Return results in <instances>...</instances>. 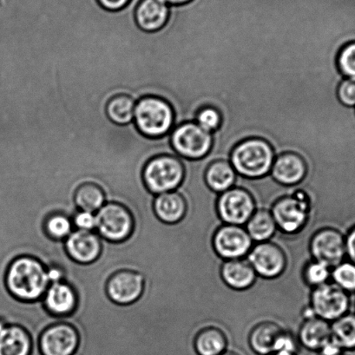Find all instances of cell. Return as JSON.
Listing matches in <instances>:
<instances>
[{"instance_id": "obj_1", "label": "cell", "mask_w": 355, "mask_h": 355, "mask_svg": "<svg viewBox=\"0 0 355 355\" xmlns=\"http://www.w3.org/2000/svg\"><path fill=\"white\" fill-rule=\"evenodd\" d=\"M136 270L144 289L137 302L119 306L121 355H178L200 329L195 275L153 259Z\"/></svg>"}, {"instance_id": "obj_2", "label": "cell", "mask_w": 355, "mask_h": 355, "mask_svg": "<svg viewBox=\"0 0 355 355\" xmlns=\"http://www.w3.org/2000/svg\"><path fill=\"white\" fill-rule=\"evenodd\" d=\"M6 287L19 301H41L51 285L46 265L35 257H17L6 268Z\"/></svg>"}, {"instance_id": "obj_3", "label": "cell", "mask_w": 355, "mask_h": 355, "mask_svg": "<svg viewBox=\"0 0 355 355\" xmlns=\"http://www.w3.org/2000/svg\"><path fill=\"white\" fill-rule=\"evenodd\" d=\"M275 157L270 144L263 139L251 137L234 147L230 163L240 177L259 179L270 174Z\"/></svg>"}, {"instance_id": "obj_4", "label": "cell", "mask_w": 355, "mask_h": 355, "mask_svg": "<svg viewBox=\"0 0 355 355\" xmlns=\"http://www.w3.org/2000/svg\"><path fill=\"white\" fill-rule=\"evenodd\" d=\"M133 120L142 135L159 139L174 129L175 112L167 100L159 96H146L137 102Z\"/></svg>"}, {"instance_id": "obj_5", "label": "cell", "mask_w": 355, "mask_h": 355, "mask_svg": "<svg viewBox=\"0 0 355 355\" xmlns=\"http://www.w3.org/2000/svg\"><path fill=\"white\" fill-rule=\"evenodd\" d=\"M144 187L153 196L175 191L185 178V167L177 154H161L147 162L142 171Z\"/></svg>"}, {"instance_id": "obj_6", "label": "cell", "mask_w": 355, "mask_h": 355, "mask_svg": "<svg viewBox=\"0 0 355 355\" xmlns=\"http://www.w3.org/2000/svg\"><path fill=\"white\" fill-rule=\"evenodd\" d=\"M96 232L110 243H121L132 236L135 220L128 207L121 202L107 201L96 213Z\"/></svg>"}, {"instance_id": "obj_7", "label": "cell", "mask_w": 355, "mask_h": 355, "mask_svg": "<svg viewBox=\"0 0 355 355\" xmlns=\"http://www.w3.org/2000/svg\"><path fill=\"white\" fill-rule=\"evenodd\" d=\"M171 146L178 157L188 160H201L211 150L212 133L206 132L196 122L175 125L170 135Z\"/></svg>"}, {"instance_id": "obj_8", "label": "cell", "mask_w": 355, "mask_h": 355, "mask_svg": "<svg viewBox=\"0 0 355 355\" xmlns=\"http://www.w3.org/2000/svg\"><path fill=\"white\" fill-rule=\"evenodd\" d=\"M257 209L252 193L241 186L217 195L216 211L223 223L244 226Z\"/></svg>"}, {"instance_id": "obj_9", "label": "cell", "mask_w": 355, "mask_h": 355, "mask_svg": "<svg viewBox=\"0 0 355 355\" xmlns=\"http://www.w3.org/2000/svg\"><path fill=\"white\" fill-rule=\"evenodd\" d=\"M246 259L257 277L265 280L281 277L288 266L287 250L273 240L254 244Z\"/></svg>"}, {"instance_id": "obj_10", "label": "cell", "mask_w": 355, "mask_h": 355, "mask_svg": "<svg viewBox=\"0 0 355 355\" xmlns=\"http://www.w3.org/2000/svg\"><path fill=\"white\" fill-rule=\"evenodd\" d=\"M309 251L312 260L333 268L347 257L346 237L336 227H320L310 237Z\"/></svg>"}, {"instance_id": "obj_11", "label": "cell", "mask_w": 355, "mask_h": 355, "mask_svg": "<svg viewBox=\"0 0 355 355\" xmlns=\"http://www.w3.org/2000/svg\"><path fill=\"white\" fill-rule=\"evenodd\" d=\"M309 306L313 315L333 322L346 315L350 309V296L333 282L311 289Z\"/></svg>"}, {"instance_id": "obj_12", "label": "cell", "mask_w": 355, "mask_h": 355, "mask_svg": "<svg viewBox=\"0 0 355 355\" xmlns=\"http://www.w3.org/2000/svg\"><path fill=\"white\" fill-rule=\"evenodd\" d=\"M254 244L244 226L222 223L212 236L213 250L223 261L246 258Z\"/></svg>"}, {"instance_id": "obj_13", "label": "cell", "mask_w": 355, "mask_h": 355, "mask_svg": "<svg viewBox=\"0 0 355 355\" xmlns=\"http://www.w3.org/2000/svg\"><path fill=\"white\" fill-rule=\"evenodd\" d=\"M39 345L42 355H74L79 345V334L73 325L58 320L41 332Z\"/></svg>"}, {"instance_id": "obj_14", "label": "cell", "mask_w": 355, "mask_h": 355, "mask_svg": "<svg viewBox=\"0 0 355 355\" xmlns=\"http://www.w3.org/2000/svg\"><path fill=\"white\" fill-rule=\"evenodd\" d=\"M105 289L110 301L119 305H130L142 296L144 278L136 270H117L109 277Z\"/></svg>"}, {"instance_id": "obj_15", "label": "cell", "mask_w": 355, "mask_h": 355, "mask_svg": "<svg viewBox=\"0 0 355 355\" xmlns=\"http://www.w3.org/2000/svg\"><path fill=\"white\" fill-rule=\"evenodd\" d=\"M65 252L79 264L94 263L101 256L102 239L96 231L75 230L64 241Z\"/></svg>"}, {"instance_id": "obj_16", "label": "cell", "mask_w": 355, "mask_h": 355, "mask_svg": "<svg viewBox=\"0 0 355 355\" xmlns=\"http://www.w3.org/2000/svg\"><path fill=\"white\" fill-rule=\"evenodd\" d=\"M44 308L51 315L64 317L71 315L77 309V292L67 282L51 284L42 299Z\"/></svg>"}, {"instance_id": "obj_17", "label": "cell", "mask_w": 355, "mask_h": 355, "mask_svg": "<svg viewBox=\"0 0 355 355\" xmlns=\"http://www.w3.org/2000/svg\"><path fill=\"white\" fill-rule=\"evenodd\" d=\"M306 174V165L299 155L287 153L278 155L272 166L270 175L277 184L292 187L301 184Z\"/></svg>"}, {"instance_id": "obj_18", "label": "cell", "mask_w": 355, "mask_h": 355, "mask_svg": "<svg viewBox=\"0 0 355 355\" xmlns=\"http://www.w3.org/2000/svg\"><path fill=\"white\" fill-rule=\"evenodd\" d=\"M170 13V6L160 0H140L134 12V19L144 32L154 33L166 26Z\"/></svg>"}, {"instance_id": "obj_19", "label": "cell", "mask_w": 355, "mask_h": 355, "mask_svg": "<svg viewBox=\"0 0 355 355\" xmlns=\"http://www.w3.org/2000/svg\"><path fill=\"white\" fill-rule=\"evenodd\" d=\"M220 275L223 284L236 291H244L252 288L258 279L246 258L223 261Z\"/></svg>"}, {"instance_id": "obj_20", "label": "cell", "mask_w": 355, "mask_h": 355, "mask_svg": "<svg viewBox=\"0 0 355 355\" xmlns=\"http://www.w3.org/2000/svg\"><path fill=\"white\" fill-rule=\"evenodd\" d=\"M286 329L284 324L273 320L257 323L250 330L248 339L250 349L258 355H273L279 337Z\"/></svg>"}, {"instance_id": "obj_21", "label": "cell", "mask_w": 355, "mask_h": 355, "mask_svg": "<svg viewBox=\"0 0 355 355\" xmlns=\"http://www.w3.org/2000/svg\"><path fill=\"white\" fill-rule=\"evenodd\" d=\"M297 339L302 347L319 353L332 339L331 323L316 316L303 319L298 327Z\"/></svg>"}, {"instance_id": "obj_22", "label": "cell", "mask_w": 355, "mask_h": 355, "mask_svg": "<svg viewBox=\"0 0 355 355\" xmlns=\"http://www.w3.org/2000/svg\"><path fill=\"white\" fill-rule=\"evenodd\" d=\"M153 210L162 223L173 225L187 215V200L179 191L163 193L154 196Z\"/></svg>"}, {"instance_id": "obj_23", "label": "cell", "mask_w": 355, "mask_h": 355, "mask_svg": "<svg viewBox=\"0 0 355 355\" xmlns=\"http://www.w3.org/2000/svg\"><path fill=\"white\" fill-rule=\"evenodd\" d=\"M237 333H240V331L233 333L232 329H224L217 325L205 327L196 334V353L198 355H220L227 350L230 334Z\"/></svg>"}, {"instance_id": "obj_24", "label": "cell", "mask_w": 355, "mask_h": 355, "mask_svg": "<svg viewBox=\"0 0 355 355\" xmlns=\"http://www.w3.org/2000/svg\"><path fill=\"white\" fill-rule=\"evenodd\" d=\"M33 338L29 331L18 324H8L0 334V355H31Z\"/></svg>"}, {"instance_id": "obj_25", "label": "cell", "mask_w": 355, "mask_h": 355, "mask_svg": "<svg viewBox=\"0 0 355 355\" xmlns=\"http://www.w3.org/2000/svg\"><path fill=\"white\" fill-rule=\"evenodd\" d=\"M244 227L254 243L273 240L278 233L277 223L266 206H257Z\"/></svg>"}, {"instance_id": "obj_26", "label": "cell", "mask_w": 355, "mask_h": 355, "mask_svg": "<svg viewBox=\"0 0 355 355\" xmlns=\"http://www.w3.org/2000/svg\"><path fill=\"white\" fill-rule=\"evenodd\" d=\"M237 173L230 161L217 160L207 167L205 181L210 191L219 195L236 186Z\"/></svg>"}, {"instance_id": "obj_27", "label": "cell", "mask_w": 355, "mask_h": 355, "mask_svg": "<svg viewBox=\"0 0 355 355\" xmlns=\"http://www.w3.org/2000/svg\"><path fill=\"white\" fill-rule=\"evenodd\" d=\"M73 200L78 210L96 213L107 202L106 193L98 182H81L76 188Z\"/></svg>"}, {"instance_id": "obj_28", "label": "cell", "mask_w": 355, "mask_h": 355, "mask_svg": "<svg viewBox=\"0 0 355 355\" xmlns=\"http://www.w3.org/2000/svg\"><path fill=\"white\" fill-rule=\"evenodd\" d=\"M331 336L341 349H355V315L347 313L331 322Z\"/></svg>"}, {"instance_id": "obj_29", "label": "cell", "mask_w": 355, "mask_h": 355, "mask_svg": "<svg viewBox=\"0 0 355 355\" xmlns=\"http://www.w3.org/2000/svg\"><path fill=\"white\" fill-rule=\"evenodd\" d=\"M135 106V102L130 96H115L107 103L106 114L116 125H129L134 119Z\"/></svg>"}, {"instance_id": "obj_30", "label": "cell", "mask_w": 355, "mask_h": 355, "mask_svg": "<svg viewBox=\"0 0 355 355\" xmlns=\"http://www.w3.org/2000/svg\"><path fill=\"white\" fill-rule=\"evenodd\" d=\"M331 271L332 268L310 258L303 266L302 279L305 284L312 289L330 282Z\"/></svg>"}, {"instance_id": "obj_31", "label": "cell", "mask_w": 355, "mask_h": 355, "mask_svg": "<svg viewBox=\"0 0 355 355\" xmlns=\"http://www.w3.org/2000/svg\"><path fill=\"white\" fill-rule=\"evenodd\" d=\"M331 280L350 294L355 293V264L352 261H343L332 268Z\"/></svg>"}, {"instance_id": "obj_32", "label": "cell", "mask_w": 355, "mask_h": 355, "mask_svg": "<svg viewBox=\"0 0 355 355\" xmlns=\"http://www.w3.org/2000/svg\"><path fill=\"white\" fill-rule=\"evenodd\" d=\"M194 122L209 133L216 132L222 125V116L218 110L211 106L202 107L196 113Z\"/></svg>"}, {"instance_id": "obj_33", "label": "cell", "mask_w": 355, "mask_h": 355, "mask_svg": "<svg viewBox=\"0 0 355 355\" xmlns=\"http://www.w3.org/2000/svg\"><path fill=\"white\" fill-rule=\"evenodd\" d=\"M337 65L344 78H355V42L348 43L341 48Z\"/></svg>"}, {"instance_id": "obj_34", "label": "cell", "mask_w": 355, "mask_h": 355, "mask_svg": "<svg viewBox=\"0 0 355 355\" xmlns=\"http://www.w3.org/2000/svg\"><path fill=\"white\" fill-rule=\"evenodd\" d=\"M337 96L343 105L355 108V78H344L338 87Z\"/></svg>"}, {"instance_id": "obj_35", "label": "cell", "mask_w": 355, "mask_h": 355, "mask_svg": "<svg viewBox=\"0 0 355 355\" xmlns=\"http://www.w3.org/2000/svg\"><path fill=\"white\" fill-rule=\"evenodd\" d=\"M72 223L76 230L96 231V214L84 211V210H77L72 216Z\"/></svg>"}, {"instance_id": "obj_36", "label": "cell", "mask_w": 355, "mask_h": 355, "mask_svg": "<svg viewBox=\"0 0 355 355\" xmlns=\"http://www.w3.org/2000/svg\"><path fill=\"white\" fill-rule=\"evenodd\" d=\"M132 0H98L103 9L110 12H119L126 8Z\"/></svg>"}, {"instance_id": "obj_37", "label": "cell", "mask_w": 355, "mask_h": 355, "mask_svg": "<svg viewBox=\"0 0 355 355\" xmlns=\"http://www.w3.org/2000/svg\"><path fill=\"white\" fill-rule=\"evenodd\" d=\"M346 237L347 257L355 264V226L348 231Z\"/></svg>"}, {"instance_id": "obj_38", "label": "cell", "mask_w": 355, "mask_h": 355, "mask_svg": "<svg viewBox=\"0 0 355 355\" xmlns=\"http://www.w3.org/2000/svg\"><path fill=\"white\" fill-rule=\"evenodd\" d=\"M160 1L171 8V6H180L188 4L192 0H160Z\"/></svg>"}, {"instance_id": "obj_39", "label": "cell", "mask_w": 355, "mask_h": 355, "mask_svg": "<svg viewBox=\"0 0 355 355\" xmlns=\"http://www.w3.org/2000/svg\"><path fill=\"white\" fill-rule=\"evenodd\" d=\"M220 355H240V354H237L236 352H234V351L226 350L225 352H223V353L220 354Z\"/></svg>"}, {"instance_id": "obj_40", "label": "cell", "mask_w": 355, "mask_h": 355, "mask_svg": "<svg viewBox=\"0 0 355 355\" xmlns=\"http://www.w3.org/2000/svg\"><path fill=\"white\" fill-rule=\"evenodd\" d=\"M337 355H348V354H343V353H340V354H337Z\"/></svg>"}, {"instance_id": "obj_41", "label": "cell", "mask_w": 355, "mask_h": 355, "mask_svg": "<svg viewBox=\"0 0 355 355\" xmlns=\"http://www.w3.org/2000/svg\"><path fill=\"white\" fill-rule=\"evenodd\" d=\"M273 355H287V354H273Z\"/></svg>"}]
</instances>
